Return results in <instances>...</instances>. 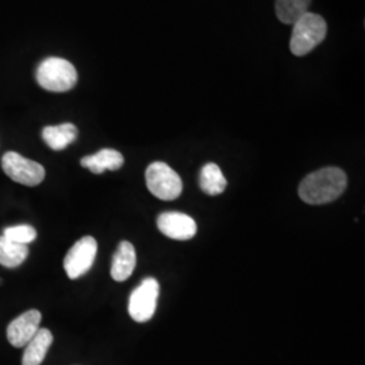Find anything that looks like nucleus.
Masks as SVG:
<instances>
[{"label":"nucleus","instance_id":"nucleus-16","mask_svg":"<svg viewBox=\"0 0 365 365\" xmlns=\"http://www.w3.org/2000/svg\"><path fill=\"white\" fill-rule=\"evenodd\" d=\"M312 0H276V15L282 24L294 25L303 14L307 13Z\"/></svg>","mask_w":365,"mask_h":365},{"label":"nucleus","instance_id":"nucleus-7","mask_svg":"<svg viewBox=\"0 0 365 365\" xmlns=\"http://www.w3.org/2000/svg\"><path fill=\"white\" fill-rule=\"evenodd\" d=\"M98 253L96 240L87 235L80 238L78 242L68 250L64 259V269L69 279L75 280L80 276L87 274L93 265Z\"/></svg>","mask_w":365,"mask_h":365},{"label":"nucleus","instance_id":"nucleus-10","mask_svg":"<svg viewBox=\"0 0 365 365\" xmlns=\"http://www.w3.org/2000/svg\"><path fill=\"white\" fill-rule=\"evenodd\" d=\"M137 256L135 249L129 241H122L118 245L117 252L113 257L111 264V277L115 282H125L130 277L135 269Z\"/></svg>","mask_w":365,"mask_h":365},{"label":"nucleus","instance_id":"nucleus-5","mask_svg":"<svg viewBox=\"0 0 365 365\" xmlns=\"http://www.w3.org/2000/svg\"><path fill=\"white\" fill-rule=\"evenodd\" d=\"M1 168L14 180L26 187H36L45 180V168L33 160L16 153L7 152L1 158Z\"/></svg>","mask_w":365,"mask_h":365},{"label":"nucleus","instance_id":"nucleus-12","mask_svg":"<svg viewBox=\"0 0 365 365\" xmlns=\"http://www.w3.org/2000/svg\"><path fill=\"white\" fill-rule=\"evenodd\" d=\"M78 135V128L73 123H61L42 129V140L56 152L64 150L69 145L73 144Z\"/></svg>","mask_w":365,"mask_h":365},{"label":"nucleus","instance_id":"nucleus-1","mask_svg":"<svg viewBox=\"0 0 365 365\" xmlns=\"http://www.w3.org/2000/svg\"><path fill=\"white\" fill-rule=\"evenodd\" d=\"M346 173L336 167L315 170L299 185L300 199L309 205H327L334 202L346 190Z\"/></svg>","mask_w":365,"mask_h":365},{"label":"nucleus","instance_id":"nucleus-14","mask_svg":"<svg viewBox=\"0 0 365 365\" xmlns=\"http://www.w3.org/2000/svg\"><path fill=\"white\" fill-rule=\"evenodd\" d=\"M199 184L205 194L217 196L221 195L226 190L227 182L222 173L221 168L214 163H209L200 170Z\"/></svg>","mask_w":365,"mask_h":365},{"label":"nucleus","instance_id":"nucleus-4","mask_svg":"<svg viewBox=\"0 0 365 365\" xmlns=\"http://www.w3.org/2000/svg\"><path fill=\"white\" fill-rule=\"evenodd\" d=\"M145 179L150 194L161 200H175L182 195V179L165 163H152L146 170Z\"/></svg>","mask_w":365,"mask_h":365},{"label":"nucleus","instance_id":"nucleus-13","mask_svg":"<svg viewBox=\"0 0 365 365\" xmlns=\"http://www.w3.org/2000/svg\"><path fill=\"white\" fill-rule=\"evenodd\" d=\"M53 334L49 329H38L36 336L27 342L22 365H41L52 346Z\"/></svg>","mask_w":365,"mask_h":365},{"label":"nucleus","instance_id":"nucleus-2","mask_svg":"<svg viewBox=\"0 0 365 365\" xmlns=\"http://www.w3.org/2000/svg\"><path fill=\"white\" fill-rule=\"evenodd\" d=\"M327 34V21L318 14H303L294 24L289 48L294 56H306L317 48Z\"/></svg>","mask_w":365,"mask_h":365},{"label":"nucleus","instance_id":"nucleus-17","mask_svg":"<svg viewBox=\"0 0 365 365\" xmlns=\"http://www.w3.org/2000/svg\"><path fill=\"white\" fill-rule=\"evenodd\" d=\"M3 235L13 241L16 244H24L27 245L30 242H33L37 238V232L33 226L30 225H18V226H11V227H6Z\"/></svg>","mask_w":365,"mask_h":365},{"label":"nucleus","instance_id":"nucleus-15","mask_svg":"<svg viewBox=\"0 0 365 365\" xmlns=\"http://www.w3.org/2000/svg\"><path fill=\"white\" fill-rule=\"evenodd\" d=\"M29 256V248L24 244H16L0 235V265L6 268H16L22 265Z\"/></svg>","mask_w":365,"mask_h":365},{"label":"nucleus","instance_id":"nucleus-6","mask_svg":"<svg viewBox=\"0 0 365 365\" xmlns=\"http://www.w3.org/2000/svg\"><path fill=\"white\" fill-rule=\"evenodd\" d=\"M160 294L158 282L153 277H146L141 284L131 292L129 299V314L135 322L144 324L156 313L157 299Z\"/></svg>","mask_w":365,"mask_h":365},{"label":"nucleus","instance_id":"nucleus-9","mask_svg":"<svg viewBox=\"0 0 365 365\" xmlns=\"http://www.w3.org/2000/svg\"><path fill=\"white\" fill-rule=\"evenodd\" d=\"M42 315L38 310H29L15 318L7 327V339L15 348H25L38 331Z\"/></svg>","mask_w":365,"mask_h":365},{"label":"nucleus","instance_id":"nucleus-11","mask_svg":"<svg viewBox=\"0 0 365 365\" xmlns=\"http://www.w3.org/2000/svg\"><path fill=\"white\" fill-rule=\"evenodd\" d=\"M125 158L115 149H102L91 156L81 158V167L91 170L95 175H102L105 170H118L123 167Z\"/></svg>","mask_w":365,"mask_h":365},{"label":"nucleus","instance_id":"nucleus-8","mask_svg":"<svg viewBox=\"0 0 365 365\" xmlns=\"http://www.w3.org/2000/svg\"><path fill=\"white\" fill-rule=\"evenodd\" d=\"M157 227L165 237L178 241L191 240L197 232L196 222L190 215L178 211L160 214L157 218Z\"/></svg>","mask_w":365,"mask_h":365},{"label":"nucleus","instance_id":"nucleus-3","mask_svg":"<svg viewBox=\"0 0 365 365\" xmlns=\"http://www.w3.org/2000/svg\"><path fill=\"white\" fill-rule=\"evenodd\" d=\"M39 87L51 92L71 91L78 83V71L68 60L49 57L37 69Z\"/></svg>","mask_w":365,"mask_h":365}]
</instances>
